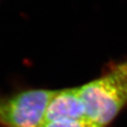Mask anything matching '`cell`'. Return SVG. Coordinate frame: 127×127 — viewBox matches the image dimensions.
Segmentation results:
<instances>
[{
  "mask_svg": "<svg viewBox=\"0 0 127 127\" xmlns=\"http://www.w3.org/2000/svg\"><path fill=\"white\" fill-rule=\"evenodd\" d=\"M85 119L106 127L127 103V61L114 63L100 77L78 87Z\"/></svg>",
  "mask_w": 127,
  "mask_h": 127,
  "instance_id": "cell-1",
  "label": "cell"
},
{
  "mask_svg": "<svg viewBox=\"0 0 127 127\" xmlns=\"http://www.w3.org/2000/svg\"><path fill=\"white\" fill-rule=\"evenodd\" d=\"M56 90L31 89L0 97V124L4 127H43Z\"/></svg>",
  "mask_w": 127,
  "mask_h": 127,
  "instance_id": "cell-2",
  "label": "cell"
},
{
  "mask_svg": "<svg viewBox=\"0 0 127 127\" xmlns=\"http://www.w3.org/2000/svg\"><path fill=\"white\" fill-rule=\"evenodd\" d=\"M83 119H85V108L78 95V87L56 90L46 112L45 124Z\"/></svg>",
  "mask_w": 127,
  "mask_h": 127,
  "instance_id": "cell-3",
  "label": "cell"
},
{
  "mask_svg": "<svg viewBox=\"0 0 127 127\" xmlns=\"http://www.w3.org/2000/svg\"><path fill=\"white\" fill-rule=\"evenodd\" d=\"M43 127H97L88 120H62L46 123Z\"/></svg>",
  "mask_w": 127,
  "mask_h": 127,
  "instance_id": "cell-4",
  "label": "cell"
}]
</instances>
